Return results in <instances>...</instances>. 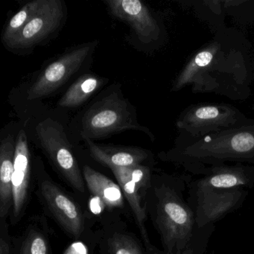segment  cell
Wrapping results in <instances>:
<instances>
[{
    "label": "cell",
    "instance_id": "11",
    "mask_svg": "<svg viewBox=\"0 0 254 254\" xmlns=\"http://www.w3.org/2000/svg\"><path fill=\"white\" fill-rule=\"evenodd\" d=\"M15 144L14 173L12 177L13 214L17 218L21 213L27 197L30 180V151L26 133H19Z\"/></svg>",
    "mask_w": 254,
    "mask_h": 254
},
{
    "label": "cell",
    "instance_id": "7",
    "mask_svg": "<svg viewBox=\"0 0 254 254\" xmlns=\"http://www.w3.org/2000/svg\"><path fill=\"white\" fill-rule=\"evenodd\" d=\"M64 16L61 0H44L36 14L8 47L17 50L32 48L60 26Z\"/></svg>",
    "mask_w": 254,
    "mask_h": 254
},
{
    "label": "cell",
    "instance_id": "3",
    "mask_svg": "<svg viewBox=\"0 0 254 254\" xmlns=\"http://www.w3.org/2000/svg\"><path fill=\"white\" fill-rule=\"evenodd\" d=\"M130 129L151 135L148 129L138 124L129 104L117 93L105 96L92 105L81 121V135L84 139L105 137Z\"/></svg>",
    "mask_w": 254,
    "mask_h": 254
},
{
    "label": "cell",
    "instance_id": "13",
    "mask_svg": "<svg viewBox=\"0 0 254 254\" xmlns=\"http://www.w3.org/2000/svg\"><path fill=\"white\" fill-rule=\"evenodd\" d=\"M15 144L13 136L5 138L0 145V217L8 215L13 205L12 177Z\"/></svg>",
    "mask_w": 254,
    "mask_h": 254
},
{
    "label": "cell",
    "instance_id": "20",
    "mask_svg": "<svg viewBox=\"0 0 254 254\" xmlns=\"http://www.w3.org/2000/svg\"><path fill=\"white\" fill-rule=\"evenodd\" d=\"M21 254H49L48 245L44 236L38 232H31L22 245Z\"/></svg>",
    "mask_w": 254,
    "mask_h": 254
},
{
    "label": "cell",
    "instance_id": "15",
    "mask_svg": "<svg viewBox=\"0 0 254 254\" xmlns=\"http://www.w3.org/2000/svg\"><path fill=\"white\" fill-rule=\"evenodd\" d=\"M84 178L87 187L104 204L110 208L122 207L123 191L120 186L90 166L84 168Z\"/></svg>",
    "mask_w": 254,
    "mask_h": 254
},
{
    "label": "cell",
    "instance_id": "12",
    "mask_svg": "<svg viewBox=\"0 0 254 254\" xmlns=\"http://www.w3.org/2000/svg\"><path fill=\"white\" fill-rule=\"evenodd\" d=\"M92 157L105 166L111 167H130L140 165L148 157L145 150L133 147L101 146L85 138Z\"/></svg>",
    "mask_w": 254,
    "mask_h": 254
},
{
    "label": "cell",
    "instance_id": "18",
    "mask_svg": "<svg viewBox=\"0 0 254 254\" xmlns=\"http://www.w3.org/2000/svg\"><path fill=\"white\" fill-rule=\"evenodd\" d=\"M105 79L96 75H82L75 81L59 100L61 108H74L84 104L103 84Z\"/></svg>",
    "mask_w": 254,
    "mask_h": 254
},
{
    "label": "cell",
    "instance_id": "2",
    "mask_svg": "<svg viewBox=\"0 0 254 254\" xmlns=\"http://www.w3.org/2000/svg\"><path fill=\"white\" fill-rule=\"evenodd\" d=\"M156 223L165 254H194L196 230L200 227L194 211L178 192L165 186L157 191Z\"/></svg>",
    "mask_w": 254,
    "mask_h": 254
},
{
    "label": "cell",
    "instance_id": "9",
    "mask_svg": "<svg viewBox=\"0 0 254 254\" xmlns=\"http://www.w3.org/2000/svg\"><path fill=\"white\" fill-rule=\"evenodd\" d=\"M105 3L113 15L131 26L142 43L148 44L158 40L160 26L142 2L139 0H108Z\"/></svg>",
    "mask_w": 254,
    "mask_h": 254
},
{
    "label": "cell",
    "instance_id": "25",
    "mask_svg": "<svg viewBox=\"0 0 254 254\" xmlns=\"http://www.w3.org/2000/svg\"><path fill=\"white\" fill-rule=\"evenodd\" d=\"M134 254H142L140 250H139V247L136 246V250H135Z\"/></svg>",
    "mask_w": 254,
    "mask_h": 254
},
{
    "label": "cell",
    "instance_id": "14",
    "mask_svg": "<svg viewBox=\"0 0 254 254\" xmlns=\"http://www.w3.org/2000/svg\"><path fill=\"white\" fill-rule=\"evenodd\" d=\"M206 175V178L200 181L212 188L218 190L241 188L254 183V168L241 165L223 166L211 169Z\"/></svg>",
    "mask_w": 254,
    "mask_h": 254
},
{
    "label": "cell",
    "instance_id": "21",
    "mask_svg": "<svg viewBox=\"0 0 254 254\" xmlns=\"http://www.w3.org/2000/svg\"><path fill=\"white\" fill-rule=\"evenodd\" d=\"M126 172L138 189L146 187L150 182V170L146 166H136L126 167Z\"/></svg>",
    "mask_w": 254,
    "mask_h": 254
},
{
    "label": "cell",
    "instance_id": "10",
    "mask_svg": "<svg viewBox=\"0 0 254 254\" xmlns=\"http://www.w3.org/2000/svg\"><path fill=\"white\" fill-rule=\"evenodd\" d=\"M40 190L49 209L62 227L75 239H78L84 224L82 213L76 203L50 181L43 182Z\"/></svg>",
    "mask_w": 254,
    "mask_h": 254
},
{
    "label": "cell",
    "instance_id": "1",
    "mask_svg": "<svg viewBox=\"0 0 254 254\" xmlns=\"http://www.w3.org/2000/svg\"><path fill=\"white\" fill-rule=\"evenodd\" d=\"M168 156L187 170L206 175L227 162L254 163V119L201 139L178 137Z\"/></svg>",
    "mask_w": 254,
    "mask_h": 254
},
{
    "label": "cell",
    "instance_id": "17",
    "mask_svg": "<svg viewBox=\"0 0 254 254\" xmlns=\"http://www.w3.org/2000/svg\"><path fill=\"white\" fill-rule=\"evenodd\" d=\"M110 169H111L116 179L118 181L119 186L121 187L123 194L126 196L129 205L133 210L138 227L142 233L145 245L149 247L150 248L151 244H150L145 227V221L146 216H145V210L141 206L140 197L138 193L139 189L127 175L126 167H111Z\"/></svg>",
    "mask_w": 254,
    "mask_h": 254
},
{
    "label": "cell",
    "instance_id": "16",
    "mask_svg": "<svg viewBox=\"0 0 254 254\" xmlns=\"http://www.w3.org/2000/svg\"><path fill=\"white\" fill-rule=\"evenodd\" d=\"M219 48L215 44H210L197 52L188 64L184 67L174 83L172 90L178 91L188 84L197 82L206 73V69L212 66Z\"/></svg>",
    "mask_w": 254,
    "mask_h": 254
},
{
    "label": "cell",
    "instance_id": "6",
    "mask_svg": "<svg viewBox=\"0 0 254 254\" xmlns=\"http://www.w3.org/2000/svg\"><path fill=\"white\" fill-rule=\"evenodd\" d=\"M96 43L83 44L50 64L27 93L29 101L47 97L62 87L93 53Z\"/></svg>",
    "mask_w": 254,
    "mask_h": 254
},
{
    "label": "cell",
    "instance_id": "5",
    "mask_svg": "<svg viewBox=\"0 0 254 254\" xmlns=\"http://www.w3.org/2000/svg\"><path fill=\"white\" fill-rule=\"evenodd\" d=\"M36 131L43 149L61 174L77 191L84 192V179L78 161L61 125L47 119L38 125Z\"/></svg>",
    "mask_w": 254,
    "mask_h": 254
},
{
    "label": "cell",
    "instance_id": "23",
    "mask_svg": "<svg viewBox=\"0 0 254 254\" xmlns=\"http://www.w3.org/2000/svg\"><path fill=\"white\" fill-rule=\"evenodd\" d=\"M63 254H90L87 247L82 242H75L69 245Z\"/></svg>",
    "mask_w": 254,
    "mask_h": 254
},
{
    "label": "cell",
    "instance_id": "4",
    "mask_svg": "<svg viewBox=\"0 0 254 254\" xmlns=\"http://www.w3.org/2000/svg\"><path fill=\"white\" fill-rule=\"evenodd\" d=\"M237 108L228 104H197L186 108L176 123L178 137L199 139L231 128L246 120Z\"/></svg>",
    "mask_w": 254,
    "mask_h": 254
},
{
    "label": "cell",
    "instance_id": "22",
    "mask_svg": "<svg viewBox=\"0 0 254 254\" xmlns=\"http://www.w3.org/2000/svg\"><path fill=\"white\" fill-rule=\"evenodd\" d=\"M136 246L130 237L126 236H117L111 242L113 254H134Z\"/></svg>",
    "mask_w": 254,
    "mask_h": 254
},
{
    "label": "cell",
    "instance_id": "8",
    "mask_svg": "<svg viewBox=\"0 0 254 254\" xmlns=\"http://www.w3.org/2000/svg\"><path fill=\"white\" fill-rule=\"evenodd\" d=\"M197 202L194 211L196 221L204 227L235 208L242 199V192L238 190H218L199 181L196 183Z\"/></svg>",
    "mask_w": 254,
    "mask_h": 254
},
{
    "label": "cell",
    "instance_id": "19",
    "mask_svg": "<svg viewBox=\"0 0 254 254\" xmlns=\"http://www.w3.org/2000/svg\"><path fill=\"white\" fill-rule=\"evenodd\" d=\"M43 2L44 0H35L28 2L11 17L2 35L3 42L7 46H9L23 30L29 20L36 14Z\"/></svg>",
    "mask_w": 254,
    "mask_h": 254
},
{
    "label": "cell",
    "instance_id": "24",
    "mask_svg": "<svg viewBox=\"0 0 254 254\" xmlns=\"http://www.w3.org/2000/svg\"><path fill=\"white\" fill-rule=\"evenodd\" d=\"M0 254H10L9 244L3 237L0 239Z\"/></svg>",
    "mask_w": 254,
    "mask_h": 254
}]
</instances>
